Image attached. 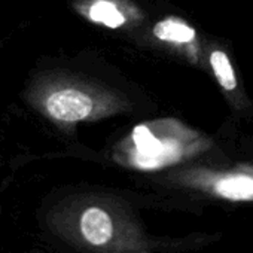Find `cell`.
I'll use <instances>...</instances> for the list:
<instances>
[{
	"instance_id": "6da1fadb",
	"label": "cell",
	"mask_w": 253,
	"mask_h": 253,
	"mask_svg": "<svg viewBox=\"0 0 253 253\" xmlns=\"http://www.w3.org/2000/svg\"><path fill=\"white\" fill-rule=\"evenodd\" d=\"M134 142H136V164L139 167L152 169L160 167L169 161V157L173 155L170 148L166 143L155 139L146 126H137L134 130Z\"/></svg>"
},
{
	"instance_id": "7a4b0ae2",
	"label": "cell",
	"mask_w": 253,
	"mask_h": 253,
	"mask_svg": "<svg viewBox=\"0 0 253 253\" xmlns=\"http://www.w3.org/2000/svg\"><path fill=\"white\" fill-rule=\"evenodd\" d=\"M79 231L82 238L92 246L106 244L113 234V223L110 216L100 207H88L81 213Z\"/></svg>"
},
{
	"instance_id": "3957f363",
	"label": "cell",
	"mask_w": 253,
	"mask_h": 253,
	"mask_svg": "<svg viewBox=\"0 0 253 253\" xmlns=\"http://www.w3.org/2000/svg\"><path fill=\"white\" fill-rule=\"evenodd\" d=\"M84 12L91 21L103 24L106 27L116 29L125 23L124 14L118 9V6L113 2H110V0H94L92 3L86 6Z\"/></svg>"
},
{
	"instance_id": "277c9868",
	"label": "cell",
	"mask_w": 253,
	"mask_h": 253,
	"mask_svg": "<svg viewBox=\"0 0 253 253\" xmlns=\"http://www.w3.org/2000/svg\"><path fill=\"white\" fill-rule=\"evenodd\" d=\"M154 35L160 41L171 43H191L195 39V30L174 18H167L155 24Z\"/></svg>"
},
{
	"instance_id": "5b68a950",
	"label": "cell",
	"mask_w": 253,
	"mask_h": 253,
	"mask_svg": "<svg viewBox=\"0 0 253 253\" xmlns=\"http://www.w3.org/2000/svg\"><path fill=\"white\" fill-rule=\"evenodd\" d=\"M216 192L229 200H252L253 198V177L250 176H229L216 183Z\"/></svg>"
},
{
	"instance_id": "8992f818",
	"label": "cell",
	"mask_w": 253,
	"mask_h": 253,
	"mask_svg": "<svg viewBox=\"0 0 253 253\" xmlns=\"http://www.w3.org/2000/svg\"><path fill=\"white\" fill-rule=\"evenodd\" d=\"M210 66L213 69V73L217 79V82L222 85L223 89L226 91H232L237 86V78L234 73V69L231 66L229 57L220 51V49H214L210 54Z\"/></svg>"
}]
</instances>
